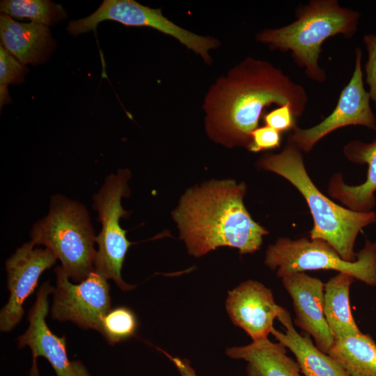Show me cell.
I'll return each instance as SVG.
<instances>
[{"label":"cell","instance_id":"7a4b0ae2","mask_svg":"<svg viewBox=\"0 0 376 376\" xmlns=\"http://www.w3.org/2000/svg\"><path fill=\"white\" fill-rule=\"evenodd\" d=\"M246 190L244 182L215 180L184 194L173 217L190 255L200 257L224 246L236 248L240 254L260 248L268 231L246 210Z\"/></svg>","mask_w":376,"mask_h":376},{"label":"cell","instance_id":"5bb4252c","mask_svg":"<svg viewBox=\"0 0 376 376\" xmlns=\"http://www.w3.org/2000/svg\"><path fill=\"white\" fill-rule=\"evenodd\" d=\"M226 308L233 323L253 342L268 338L282 308L276 304L272 291L253 280L244 281L229 291Z\"/></svg>","mask_w":376,"mask_h":376},{"label":"cell","instance_id":"9c48e42d","mask_svg":"<svg viewBox=\"0 0 376 376\" xmlns=\"http://www.w3.org/2000/svg\"><path fill=\"white\" fill-rule=\"evenodd\" d=\"M54 272L56 285L53 292L52 319L70 321L82 329L98 331L102 318L111 309L107 279L94 270L84 280L73 284L61 265Z\"/></svg>","mask_w":376,"mask_h":376},{"label":"cell","instance_id":"9a60e30c","mask_svg":"<svg viewBox=\"0 0 376 376\" xmlns=\"http://www.w3.org/2000/svg\"><path fill=\"white\" fill-rule=\"evenodd\" d=\"M345 157L352 162L368 166L366 180L361 185H346L340 173L334 175L328 185L329 194L347 208L357 212H370L375 205L376 137L371 142L354 140L343 148Z\"/></svg>","mask_w":376,"mask_h":376},{"label":"cell","instance_id":"3957f363","mask_svg":"<svg viewBox=\"0 0 376 376\" xmlns=\"http://www.w3.org/2000/svg\"><path fill=\"white\" fill-rule=\"evenodd\" d=\"M259 164L286 179L303 196L313 219L311 239L327 242L346 261L357 260L354 251L357 237L363 228L376 222L373 211H354L327 197L308 175L301 150L290 142L280 153L263 156Z\"/></svg>","mask_w":376,"mask_h":376},{"label":"cell","instance_id":"44dd1931","mask_svg":"<svg viewBox=\"0 0 376 376\" xmlns=\"http://www.w3.org/2000/svg\"><path fill=\"white\" fill-rule=\"evenodd\" d=\"M1 12L10 17L29 19L32 22L50 26L66 17L63 7L48 0H3Z\"/></svg>","mask_w":376,"mask_h":376},{"label":"cell","instance_id":"4316f807","mask_svg":"<svg viewBox=\"0 0 376 376\" xmlns=\"http://www.w3.org/2000/svg\"><path fill=\"white\" fill-rule=\"evenodd\" d=\"M157 349L163 352L175 366L180 376H197L188 360L177 357H172L165 351L159 348Z\"/></svg>","mask_w":376,"mask_h":376},{"label":"cell","instance_id":"4fadbf2b","mask_svg":"<svg viewBox=\"0 0 376 376\" xmlns=\"http://www.w3.org/2000/svg\"><path fill=\"white\" fill-rule=\"evenodd\" d=\"M281 279L292 299L295 324L311 335L317 347L328 354L336 338L324 313V283L305 272L290 274Z\"/></svg>","mask_w":376,"mask_h":376},{"label":"cell","instance_id":"603a6c76","mask_svg":"<svg viewBox=\"0 0 376 376\" xmlns=\"http://www.w3.org/2000/svg\"><path fill=\"white\" fill-rule=\"evenodd\" d=\"M26 68L0 46V105L9 102L8 86L23 80Z\"/></svg>","mask_w":376,"mask_h":376},{"label":"cell","instance_id":"30bf717a","mask_svg":"<svg viewBox=\"0 0 376 376\" xmlns=\"http://www.w3.org/2000/svg\"><path fill=\"white\" fill-rule=\"evenodd\" d=\"M362 56L361 49L357 47L352 76L340 92L332 113L312 127L301 129L295 126L288 135V142L308 152L321 139L340 127L361 125L376 131V117L370 107V96L363 86Z\"/></svg>","mask_w":376,"mask_h":376},{"label":"cell","instance_id":"cb8c5ba5","mask_svg":"<svg viewBox=\"0 0 376 376\" xmlns=\"http://www.w3.org/2000/svg\"><path fill=\"white\" fill-rule=\"evenodd\" d=\"M281 133L265 125L256 128L251 133V141L247 149L257 152L262 150H273L280 147Z\"/></svg>","mask_w":376,"mask_h":376},{"label":"cell","instance_id":"d6986e66","mask_svg":"<svg viewBox=\"0 0 376 376\" xmlns=\"http://www.w3.org/2000/svg\"><path fill=\"white\" fill-rule=\"evenodd\" d=\"M354 278L339 272L324 284V313L335 338L360 334L350 303V290Z\"/></svg>","mask_w":376,"mask_h":376},{"label":"cell","instance_id":"ffe728a7","mask_svg":"<svg viewBox=\"0 0 376 376\" xmlns=\"http://www.w3.org/2000/svg\"><path fill=\"white\" fill-rule=\"evenodd\" d=\"M328 354L350 376H376V343L369 335L336 338Z\"/></svg>","mask_w":376,"mask_h":376},{"label":"cell","instance_id":"d4e9b609","mask_svg":"<svg viewBox=\"0 0 376 376\" xmlns=\"http://www.w3.org/2000/svg\"><path fill=\"white\" fill-rule=\"evenodd\" d=\"M263 118L265 125L280 133L292 130L297 126L295 116L289 104L280 106L272 110L264 115Z\"/></svg>","mask_w":376,"mask_h":376},{"label":"cell","instance_id":"e0dca14e","mask_svg":"<svg viewBox=\"0 0 376 376\" xmlns=\"http://www.w3.org/2000/svg\"><path fill=\"white\" fill-rule=\"evenodd\" d=\"M1 45L19 63L36 64L44 58L52 44L47 26L20 23L10 16H0Z\"/></svg>","mask_w":376,"mask_h":376},{"label":"cell","instance_id":"ba28073f","mask_svg":"<svg viewBox=\"0 0 376 376\" xmlns=\"http://www.w3.org/2000/svg\"><path fill=\"white\" fill-rule=\"evenodd\" d=\"M104 20H113L130 26H148L169 35L199 54L205 62L211 57L208 51L217 48L214 38L201 36L185 30L165 17L161 9L143 6L133 0H104L97 10L87 17L69 22L68 31L72 36L93 31Z\"/></svg>","mask_w":376,"mask_h":376},{"label":"cell","instance_id":"7c38bea8","mask_svg":"<svg viewBox=\"0 0 376 376\" xmlns=\"http://www.w3.org/2000/svg\"><path fill=\"white\" fill-rule=\"evenodd\" d=\"M35 246L31 241L24 243L6 262L10 297L0 312L2 331H10L19 322L24 302L32 294L42 272L56 262L51 250Z\"/></svg>","mask_w":376,"mask_h":376},{"label":"cell","instance_id":"6da1fadb","mask_svg":"<svg viewBox=\"0 0 376 376\" xmlns=\"http://www.w3.org/2000/svg\"><path fill=\"white\" fill-rule=\"evenodd\" d=\"M307 102L304 87L281 70L247 57L210 88L203 105L205 128L217 143L247 148L265 107L289 104L295 116L299 117Z\"/></svg>","mask_w":376,"mask_h":376},{"label":"cell","instance_id":"5b68a950","mask_svg":"<svg viewBox=\"0 0 376 376\" xmlns=\"http://www.w3.org/2000/svg\"><path fill=\"white\" fill-rule=\"evenodd\" d=\"M30 236L36 245H43L54 253L75 281H82L95 270L97 236L82 203L54 195L47 214L33 224Z\"/></svg>","mask_w":376,"mask_h":376},{"label":"cell","instance_id":"2e32d148","mask_svg":"<svg viewBox=\"0 0 376 376\" xmlns=\"http://www.w3.org/2000/svg\"><path fill=\"white\" fill-rule=\"evenodd\" d=\"M277 319L285 328V333L274 328L271 334L289 349L304 376H350L331 357L313 344L308 334L301 336L295 329L290 313L282 307Z\"/></svg>","mask_w":376,"mask_h":376},{"label":"cell","instance_id":"ac0fdd59","mask_svg":"<svg viewBox=\"0 0 376 376\" xmlns=\"http://www.w3.org/2000/svg\"><path fill=\"white\" fill-rule=\"evenodd\" d=\"M287 348L281 343L268 338L226 350V354L248 363V376H301L297 361L287 355Z\"/></svg>","mask_w":376,"mask_h":376},{"label":"cell","instance_id":"7402d4cb","mask_svg":"<svg viewBox=\"0 0 376 376\" xmlns=\"http://www.w3.org/2000/svg\"><path fill=\"white\" fill-rule=\"evenodd\" d=\"M138 328L136 315L130 308L111 309L102 318L99 332L113 345L135 335Z\"/></svg>","mask_w":376,"mask_h":376},{"label":"cell","instance_id":"8fae6325","mask_svg":"<svg viewBox=\"0 0 376 376\" xmlns=\"http://www.w3.org/2000/svg\"><path fill=\"white\" fill-rule=\"evenodd\" d=\"M53 288L45 282L39 288L36 301L28 315V329L18 338V346H29L33 360L29 376H40L37 366L38 357H45L52 365L56 376H91L80 361L68 359L65 337H58L51 331L45 318L48 313V296Z\"/></svg>","mask_w":376,"mask_h":376},{"label":"cell","instance_id":"52a82bcc","mask_svg":"<svg viewBox=\"0 0 376 376\" xmlns=\"http://www.w3.org/2000/svg\"><path fill=\"white\" fill-rule=\"evenodd\" d=\"M130 178L129 170L120 169L116 174L108 175L93 196V208L97 212V221L101 224V230L96 237L95 271L107 279H112L125 291L135 288L125 282L121 276L123 264L132 244L126 237L127 231L120 224V218L129 214L123 209L121 200L130 195L127 181Z\"/></svg>","mask_w":376,"mask_h":376},{"label":"cell","instance_id":"484cf974","mask_svg":"<svg viewBox=\"0 0 376 376\" xmlns=\"http://www.w3.org/2000/svg\"><path fill=\"white\" fill-rule=\"evenodd\" d=\"M363 42L368 52V60L365 65L366 79L369 86L370 99L376 107V35H365Z\"/></svg>","mask_w":376,"mask_h":376},{"label":"cell","instance_id":"277c9868","mask_svg":"<svg viewBox=\"0 0 376 376\" xmlns=\"http://www.w3.org/2000/svg\"><path fill=\"white\" fill-rule=\"evenodd\" d=\"M297 19L278 29H265L257 40L273 49L291 51L296 63L305 68L306 75L322 83L326 74L318 64L322 43L341 34L352 38L357 32L360 14L344 8L336 0H313L297 8Z\"/></svg>","mask_w":376,"mask_h":376},{"label":"cell","instance_id":"8992f818","mask_svg":"<svg viewBox=\"0 0 376 376\" xmlns=\"http://www.w3.org/2000/svg\"><path fill=\"white\" fill-rule=\"evenodd\" d=\"M265 265L276 269L279 278L309 270H336L347 274L367 285L376 286V242L366 240L357 260H343L327 242L302 237L292 240L281 237L268 246Z\"/></svg>","mask_w":376,"mask_h":376}]
</instances>
